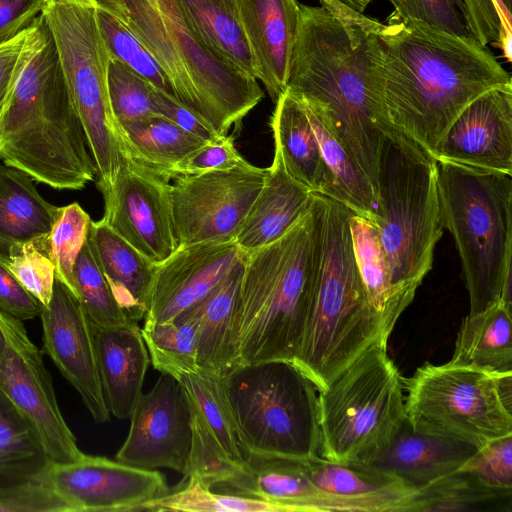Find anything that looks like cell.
<instances>
[{
  "instance_id": "obj_52",
  "label": "cell",
  "mask_w": 512,
  "mask_h": 512,
  "mask_svg": "<svg viewBox=\"0 0 512 512\" xmlns=\"http://www.w3.org/2000/svg\"><path fill=\"white\" fill-rule=\"evenodd\" d=\"M469 35L483 45H496L501 17L495 0H462Z\"/></svg>"
},
{
  "instance_id": "obj_7",
  "label": "cell",
  "mask_w": 512,
  "mask_h": 512,
  "mask_svg": "<svg viewBox=\"0 0 512 512\" xmlns=\"http://www.w3.org/2000/svg\"><path fill=\"white\" fill-rule=\"evenodd\" d=\"M436 162L441 221L459 253L469 313L511 302L512 175Z\"/></svg>"
},
{
  "instance_id": "obj_4",
  "label": "cell",
  "mask_w": 512,
  "mask_h": 512,
  "mask_svg": "<svg viewBox=\"0 0 512 512\" xmlns=\"http://www.w3.org/2000/svg\"><path fill=\"white\" fill-rule=\"evenodd\" d=\"M320 262V213L310 208L279 239L245 253L235 319L240 363L294 362Z\"/></svg>"
},
{
  "instance_id": "obj_21",
  "label": "cell",
  "mask_w": 512,
  "mask_h": 512,
  "mask_svg": "<svg viewBox=\"0 0 512 512\" xmlns=\"http://www.w3.org/2000/svg\"><path fill=\"white\" fill-rule=\"evenodd\" d=\"M256 78L275 103L286 90L299 25L297 0H237Z\"/></svg>"
},
{
  "instance_id": "obj_14",
  "label": "cell",
  "mask_w": 512,
  "mask_h": 512,
  "mask_svg": "<svg viewBox=\"0 0 512 512\" xmlns=\"http://www.w3.org/2000/svg\"><path fill=\"white\" fill-rule=\"evenodd\" d=\"M6 346L0 357V388L32 426L51 463H68L83 455L59 409L52 380L40 350L23 322L0 311Z\"/></svg>"
},
{
  "instance_id": "obj_11",
  "label": "cell",
  "mask_w": 512,
  "mask_h": 512,
  "mask_svg": "<svg viewBox=\"0 0 512 512\" xmlns=\"http://www.w3.org/2000/svg\"><path fill=\"white\" fill-rule=\"evenodd\" d=\"M403 384L406 420L416 432L476 450L512 435V372L426 363Z\"/></svg>"
},
{
  "instance_id": "obj_38",
  "label": "cell",
  "mask_w": 512,
  "mask_h": 512,
  "mask_svg": "<svg viewBox=\"0 0 512 512\" xmlns=\"http://www.w3.org/2000/svg\"><path fill=\"white\" fill-rule=\"evenodd\" d=\"M197 329L198 318L191 309L170 321H145L140 330L154 369L172 376L196 369Z\"/></svg>"
},
{
  "instance_id": "obj_22",
  "label": "cell",
  "mask_w": 512,
  "mask_h": 512,
  "mask_svg": "<svg viewBox=\"0 0 512 512\" xmlns=\"http://www.w3.org/2000/svg\"><path fill=\"white\" fill-rule=\"evenodd\" d=\"M312 483L341 500L347 511H407L417 489L399 477L363 462H338L321 456L306 461Z\"/></svg>"
},
{
  "instance_id": "obj_17",
  "label": "cell",
  "mask_w": 512,
  "mask_h": 512,
  "mask_svg": "<svg viewBox=\"0 0 512 512\" xmlns=\"http://www.w3.org/2000/svg\"><path fill=\"white\" fill-rule=\"evenodd\" d=\"M44 479L72 512L140 511L146 502L169 492L156 470L84 453L72 462L50 463Z\"/></svg>"
},
{
  "instance_id": "obj_44",
  "label": "cell",
  "mask_w": 512,
  "mask_h": 512,
  "mask_svg": "<svg viewBox=\"0 0 512 512\" xmlns=\"http://www.w3.org/2000/svg\"><path fill=\"white\" fill-rule=\"evenodd\" d=\"M91 218L77 203L59 207L49 233V248L55 265V277L75 294L73 268L83 247Z\"/></svg>"
},
{
  "instance_id": "obj_42",
  "label": "cell",
  "mask_w": 512,
  "mask_h": 512,
  "mask_svg": "<svg viewBox=\"0 0 512 512\" xmlns=\"http://www.w3.org/2000/svg\"><path fill=\"white\" fill-rule=\"evenodd\" d=\"M179 489L154 498L142 505L140 511L185 512H283L264 500L229 493H217L196 476L187 477Z\"/></svg>"
},
{
  "instance_id": "obj_24",
  "label": "cell",
  "mask_w": 512,
  "mask_h": 512,
  "mask_svg": "<svg viewBox=\"0 0 512 512\" xmlns=\"http://www.w3.org/2000/svg\"><path fill=\"white\" fill-rule=\"evenodd\" d=\"M245 463L246 473L229 489L231 494L264 500L283 512L347 511L341 500L312 483L306 461L250 456Z\"/></svg>"
},
{
  "instance_id": "obj_2",
  "label": "cell",
  "mask_w": 512,
  "mask_h": 512,
  "mask_svg": "<svg viewBox=\"0 0 512 512\" xmlns=\"http://www.w3.org/2000/svg\"><path fill=\"white\" fill-rule=\"evenodd\" d=\"M300 4L286 89L303 98L365 174L378 199L385 142L374 88L379 21L338 0Z\"/></svg>"
},
{
  "instance_id": "obj_16",
  "label": "cell",
  "mask_w": 512,
  "mask_h": 512,
  "mask_svg": "<svg viewBox=\"0 0 512 512\" xmlns=\"http://www.w3.org/2000/svg\"><path fill=\"white\" fill-rule=\"evenodd\" d=\"M116 460L142 469H173L187 475L192 441L191 408L179 381L161 373L141 394Z\"/></svg>"
},
{
  "instance_id": "obj_48",
  "label": "cell",
  "mask_w": 512,
  "mask_h": 512,
  "mask_svg": "<svg viewBox=\"0 0 512 512\" xmlns=\"http://www.w3.org/2000/svg\"><path fill=\"white\" fill-rule=\"evenodd\" d=\"M0 512H72L70 506L39 479L0 486Z\"/></svg>"
},
{
  "instance_id": "obj_46",
  "label": "cell",
  "mask_w": 512,
  "mask_h": 512,
  "mask_svg": "<svg viewBox=\"0 0 512 512\" xmlns=\"http://www.w3.org/2000/svg\"><path fill=\"white\" fill-rule=\"evenodd\" d=\"M48 236L13 245L3 256L11 273L42 306L49 303L55 282Z\"/></svg>"
},
{
  "instance_id": "obj_39",
  "label": "cell",
  "mask_w": 512,
  "mask_h": 512,
  "mask_svg": "<svg viewBox=\"0 0 512 512\" xmlns=\"http://www.w3.org/2000/svg\"><path fill=\"white\" fill-rule=\"evenodd\" d=\"M173 377L179 381L187 399L200 413L224 450L235 460L244 461L222 378L199 367L179 372Z\"/></svg>"
},
{
  "instance_id": "obj_27",
  "label": "cell",
  "mask_w": 512,
  "mask_h": 512,
  "mask_svg": "<svg viewBox=\"0 0 512 512\" xmlns=\"http://www.w3.org/2000/svg\"><path fill=\"white\" fill-rule=\"evenodd\" d=\"M244 259L245 253L214 289L188 308L198 318L197 365L220 377L240 364L235 319Z\"/></svg>"
},
{
  "instance_id": "obj_61",
  "label": "cell",
  "mask_w": 512,
  "mask_h": 512,
  "mask_svg": "<svg viewBox=\"0 0 512 512\" xmlns=\"http://www.w3.org/2000/svg\"><path fill=\"white\" fill-rule=\"evenodd\" d=\"M388 1H391V0H388Z\"/></svg>"
},
{
  "instance_id": "obj_25",
  "label": "cell",
  "mask_w": 512,
  "mask_h": 512,
  "mask_svg": "<svg viewBox=\"0 0 512 512\" xmlns=\"http://www.w3.org/2000/svg\"><path fill=\"white\" fill-rule=\"evenodd\" d=\"M270 126L274 152L286 173L310 192L333 198V183L303 100L286 89L275 102Z\"/></svg>"
},
{
  "instance_id": "obj_23",
  "label": "cell",
  "mask_w": 512,
  "mask_h": 512,
  "mask_svg": "<svg viewBox=\"0 0 512 512\" xmlns=\"http://www.w3.org/2000/svg\"><path fill=\"white\" fill-rule=\"evenodd\" d=\"M93 333L106 406L116 418H130L150 361L141 330L133 321L113 328L93 325Z\"/></svg>"
},
{
  "instance_id": "obj_55",
  "label": "cell",
  "mask_w": 512,
  "mask_h": 512,
  "mask_svg": "<svg viewBox=\"0 0 512 512\" xmlns=\"http://www.w3.org/2000/svg\"><path fill=\"white\" fill-rule=\"evenodd\" d=\"M46 0H0V43L29 28Z\"/></svg>"
},
{
  "instance_id": "obj_5",
  "label": "cell",
  "mask_w": 512,
  "mask_h": 512,
  "mask_svg": "<svg viewBox=\"0 0 512 512\" xmlns=\"http://www.w3.org/2000/svg\"><path fill=\"white\" fill-rule=\"evenodd\" d=\"M320 213V262L302 342L293 364L323 391L375 343L387 344L365 293L353 253L344 204L316 194Z\"/></svg>"
},
{
  "instance_id": "obj_60",
  "label": "cell",
  "mask_w": 512,
  "mask_h": 512,
  "mask_svg": "<svg viewBox=\"0 0 512 512\" xmlns=\"http://www.w3.org/2000/svg\"><path fill=\"white\" fill-rule=\"evenodd\" d=\"M452 1L456 5V7L461 11V13L463 14V16L465 18L464 6H463V3H462V0H452Z\"/></svg>"
},
{
  "instance_id": "obj_56",
  "label": "cell",
  "mask_w": 512,
  "mask_h": 512,
  "mask_svg": "<svg viewBox=\"0 0 512 512\" xmlns=\"http://www.w3.org/2000/svg\"><path fill=\"white\" fill-rule=\"evenodd\" d=\"M501 17V35L496 47L500 48L503 56L511 62L512 60V0H495Z\"/></svg>"
},
{
  "instance_id": "obj_31",
  "label": "cell",
  "mask_w": 512,
  "mask_h": 512,
  "mask_svg": "<svg viewBox=\"0 0 512 512\" xmlns=\"http://www.w3.org/2000/svg\"><path fill=\"white\" fill-rule=\"evenodd\" d=\"M200 42L235 69L256 78L237 0H176Z\"/></svg>"
},
{
  "instance_id": "obj_30",
  "label": "cell",
  "mask_w": 512,
  "mask_h": 512,
  "mask_svg": "<svg viewBox=\"0 0 512 512\" xmlns=\"http://www.w3.org/2000/svg\"><path fill=\"white\" fill-rule=\"evenodd\" d=\"M58 210L40 195L30 175L0 163V254L49 235Z\"/></svg>"
},
{
  "instance_id": "obj_51",
  "label": "cell",
  "mask_w": 512,
  "mask_h": 512,
  "mask_svg": "<svg viewBox=\"0 0 512 512\" xmlns=\"http://www.w3.org/2000/svg\"><path fill=\"white\" fill-rule=\"evenodd\" d=\"M41 303L16 279L0 254V311L20 321L40 316Z\"/></svg>"
},
{
  "instance_id": "obj_58",
  "label": "cell",
  "mask_w": 512,
  "mask_h": 512,
  "mask_svg": "<svg viewBox=\"0 0 512 512\" xmlns=\"http://www.w3.org/2000/svg\"><path fill=\"white\" fill-rule=\"evenodd\" d=\"M338 1L357 12L363 13L364 10L368 7V5L373 0H338Z\"/></svg>"
},
{
  "instance_id": "obj_15",
  "label": "cell",
  "mask_w": 512,
  "mask_h": 512,
  "mask_svg": "<svg viewBox=\"0 0 512 512\" xmlns=\"http://www.w3.org/2000/svg\"><path fill=\"white\" fill-rule=\"evenodd\" d=\"M169 181L124 156L113 183L100 190L103 221L155 265L178 247Z\"/></svg>"
},
{
  "instance_id": "obj_20",
  "label": "cell",
  "mask_w": 512,
  "mask_h": 512,
  "mask_svg": "<svg viewBox=\"0 0 512 512\" xmlns=\"http://www.w3.org/2000/svg\"><path fill=\"white\" fill-rule=\"evenodd\" d=\"M243 254L235 241L177 247L155 267L145 321L176 318L214 289Z\"/></svg>"
},
{
  "instance_id": "obj_35",
  "label": "cell",
  "mask_w": 512,
  "mask_h": 512,
  "mask_svg": "<svg viewBox=\"0 0 512 512\" xmlns=\"http://www.w3.org/2000/svg\"><path fill=\"white\" fill-rule=\"evenodd\" d=\"M50 463L34 429L0 388V486L42 478Z\"/></svg>"
},
{
  "instance_id": "obj_8",
  "label": "cell",
  "mask_w": 512,
  "mask_h": 512,
  "mask_svg": "<svg viewBox=\"0 0 512 512\" xmlns=\"http://www.w3.org/2000/svg\"><path fill=\"white\" fill-rule=\"evenodd\" d=\"M376 226L404 311L432 268L443 225L437 162L395 132L386 135L381 155Z\"/></svg>"
},
{
  "instance_id": "obj_47",
  "label": "cell",
  "mask_w": 512,
  "mask_h": 512,
  "mask_svg": "<svg viewBox=\"0 0 512 512\" xmlns=\"http://www.w3.org/2000/svg\"><path fill=\"white\" fill-rule=\"evenodd\" d=\"M458 470L473 474L495 490L512 493V435L476 450Z\"/></svg>"
},
{
  "instance_id": "obj_40",
  "label": "cell",
  "mask_w": 512,
  "mask_h": 512,
  "mask_svg": "<svg viewBox=\"0 0 512 512\" xmlns=\"http://www.w3.org/2000/svg\"><path fill=\"white\" fill-rule=\"evenodd\" d=\"M73 280L75 295L94 326L113 328L134 321L114 296L87 238L75 261Z\"/></svg>"
},
{
  "instance_id": "obj_43",
  "label": "cell",
  "mask_w": 512,
  "mask_h": 512,
  "mask_svg": "<svg viewBox=\"0 0 512 512\" xmlns=\"http://www.w3.org/2000/svg\"><path fill=\"white\" fill-rule=\"evenodd\" d=\"M97 19L110 58L128 66L158 91L176 98L167 73L137 35L122 20L98 7Z\"/></svg>"
},
{
  "instance_id": "obj_41",
  "label": "cell",
  "mask_w": 512,
  "mask_h": 512,
  "mask_svg": "<svg viewBox=\"0 0 512 512\" xmlns=\"http://www.w3.org/2000/svg\"><path fill=\"white\" fill-rule=\"evenodd\" d=\"M189 402V400H188ZM191 408L192 441L185 478L196 476L204 485L222 487L225 493L246 473V463L232 458L221 446L200 413Z\"/></svg>"
},
{
  "instance_id": "obj_12",
  "label": "cell",
  "mask_w": 512,
  "mask_h": 512,
  "mask_svg": "<svg viewBox=\"0 0 512 512\" xmlns=\"http://www.w3.org/2000/svg\"><path fill=\"white\" fill-rule=\"evenodd\" d=\"M41 14L53 39L73 104L96 166L97 187H109L124 160L121 128L108 93L110 56L92 0H46Z\"/></svg>"
},
{
  "instance_id": "obj_50",
  "label": "cell",
  "mask_w": 512,
  "mask_h": 512,
  "mask_svg": "<svg viewBox=\"0 0 512 512\" xmlns=\"http://www.w3.org/2000/svg\"><path fill=\"white\" fill-rule=\"evenodd\" d=\"M244 158L234 145L233 135H224L216 141L208 142L193 151L171 170L172 179L182 175H196L213 170L230 169L240 164Z\"/></svg>"
},
{
  "instance_id": "obj_13",
  "label": "cell",
  "mask_w": 512,
  "mask_h": 512,
  "mask_svg": "<svg viewBox=\"0 0 512 512\" xmlns=\"http://www.w3.org/2000/svg\"><path fill=\"white\" fill-rule=\"evenodd\" d=\"M265 176L266 168L244 159L230 169L174 178L171 199L178 247L235 241Z\"/></svg>"
},
{
  "instance_id": "obj_3",
  "label": "cell",
  "mask_w": 512,
  "mask_h": 512,
  "mask_svg": "<svg viewBox=\"0 0 512 512\" xmlns=\"http://www.w3.org/2000/svg\"><path fill=\"white\" fill-rule=\"evenodd\" d=\"M57 51L40 14L31 25L28 55L0 118V159L35 182L80 190L96 166Z\"/></svg>"
},
{
  "instance_id": "obj_34",
  "label": "cell",
  "mask_w": 512,
  "mask_h": 512,
  "mask_svg": "<svg viewBox=\"0 0 512 512\" xmlns=\"http://www.w3.org/2000/svg\"><path fill=\"white\" fill-rule=\"evenodd\" d=\"M349 226L355 263L365 293L388 339L403 310L392 288L389 264L377 226L354 213L350 216Z\"/></svg>"
},
{
  "instance_id": "obj_19",
  "label": "cell",
  "mask_w": 512,
  "mask_h": 512,
  "mask_svg": "<svg viewBox=\"0 0 512 512\" xmlns=\"http://www.w3.org/2000/svg\"><path fill=\"white\" fill-rule=\"evenodd\" d=\"M434 159L512 175V84L472 101L448 128Z\"/></svg>"
},
{
  "instance_id": "obj_28",
  "label": "cell",
  "mask_w": 512,
  "mask_h": 512,
  "mask_svg": "<svg viewBox=\"0 0 512 512\" xmlns=\"http://www.w3.org/2000/svg\"><path fill=\"white\" fill-rule=\"evenodd\" d=\"M476 449L414 431L405 420L390 444L368 464L421 487L457 471Z\"/></svg>"
},
{
  "instance_id": "obj_53",
  "label": "cell",
  "mask_w": 512,
  "mask_h": 512,
  "mask_svg": "<svg viewBox=\"0 0 512 512\" xmlns=\"http://www.w3.org/2000/svg\"><path fill=\"white\" fill-rule=\"evenodd\" d=\"M30 34L31 26L0 43V118L27 58Z\"/></svg>"
},
{
  "instance_id": "obj_1",
  "label": "cell",
  "mask_w": 512,
  "mask_h": 512,
  "mask_svg": "<svg viewBox=\"0 0 512 512\" xmlns=\"http://www.w3.org/2000/svg\"><path fill=\"white\" fill-rule=\"evenodd\" d=\"M510 84V74L488 45L471 36L392 13L378 23L374 88L383 133L395 132L433 159L472 101Z\"/></svg>"
},
{
  "instance_id": "obj_33",
  "label": "cell",
  "mask_w": 512,
  "mask_h": 512,
  "mask_svg": "<svg viewBox=\"0 0 512 512\" xmlns=\"http://www.w3.org/2000/svg\"><path fill=\"white\" fill-rule=\"evenodd\" d=\"M119 126L123 155L170 180L178 162L208 143L160 115Z\"/></svg>"
},
{
  "instance_id": "obj_6",
  "label": "cell",
  "mask_w": 512,
  "mask_h": 512,
  "mask_svg": "<svg viewBox=\"0 0 512 512\" xmlns=\"http://www.w3.org/2000/svg\"><path fill=\"white\" fill-rule=\"evenodd\" d=\"M126 25L167 73L176 99L219 135L228 134L262 100L257 80L207 49L176 0H122Z\"/></svg>"
},
{
  "instance_id": "obj_49",
  "label": "cell",
  "mask_w": 512,
  "mask_h": 512,
  "mask_svg": "<svg viewBox=\"0 0 512 512\" xmlns=\"http://www.w3.org/2000/svg\"><path fill=\"white\" fill-rule=\"evenodd\" d=\"M392 14L425 22L446 32L470 36L461 11L452 0H391Z\"/></svg>"
},
{
  "instance_id": "obj_54",
  "label": "cell",
  "mask_w": 512,
  "mask_h": 512,
  "mask_svg": "<svg viewBox=\"0 0 512 512\" xmlns=\"http://www.w3.org/2000/svg\"><path fill=\"white\" fill-rule=\"evenodd\" d=\"M153 100L158 114L172 121L185 132L207 142L216 141L222 137L176 98L155 89Z\"/></svg>"
},
{
  "instance_id": "obj_59",
  "label": "cell",
  "mask_w": 512,
  "mask_h": 512,
  "mask_svg": "<svg viewBox=\"0 0 512 512\" xmlns=\"http://www.w3.org/2000/svg\"><path fill=\"white\" fill-rule=\"evenodd\" d=\"M5 346H6V339H5V335L0 327V357L5 349Z\"/></svg>"
},
{
  "instance_id": "obj_32",
  "label": "cell",
  "mask_w": 512,
  "mask_h": 512,
  "mask_svg": "<svg viewBox=\"0 0 512 512\" xmlns=\"http://www.w3.org/2000/svg\"><path fill=\"white\" fill-rule=\"evenodd\" d=\"M511 304L501 299L481 312L469 313L450 361L492 372H512Z\"/></svg>"
},
{
  "instance_id": "obj_45",
  "label": "cell",
  "mask_w": 512,
  "mask_h": 512,
  "mask_svg": "<svg viewBox=\"0 0 512 512\" xmlns=\"http://www.w3.org/2000/svg\"><path fill=\"white\" fill-rule=\"evenodd\" d=\"M108 93L119 125L159 115L153 100L155 88L122 62L110 58Z\"/></svg>"
},
{
  "instance_id": "obj_9",
  "label": "cell",
  "mask_w": 512,
  "mask_h": 512,
  "mask_svg": "<svg viewBox=\"0 0 512 512\" xmlns=\"http://www.w3.org/2000/svg\"><path fill=\"white\" fill-rule=\"evenodd\" d=\"M221 378L244 458L320 456L318 390L293 363H240Z\"/></svg>"
},
{
  "instance_id": "obj_10",
  "label": "cell",
  "mask_w": 512,
  "mask_h": 512,
  "mask_svg": "<svg viewBox=\"0 0 512 512\" xmlns=\"http://www.w3.org/2000/svg\"><path fill=\"white\" fill-rule=\"evenodd\" d=\"M320 456L369 463L406 420L403 378L375 343L318 392Z\"/></svg>"
},
{
  "instance_id": "obj_18",
  "label": "cell",
  "mask_w": 512,
  "mask_h": 512,
  "mask_svg": "<svg viewBox=\"0 0 512 512\" xmlns=\"http://www.w3.org/2000/svg\"><path fill=\"white\" fill-rule=\"evenodd\" d=\"M43 347L64 378L75 388L97 423L110 420L102 391L93 324L79 299L55 277L52 297L40 313Z\"/></svg>"
},
{
  "instance_id": "obj_29",
  "label": "cell",
  "mask_w": 512,
  "mask_h": 512,
  "mask_svg": "<svg viewBox=\"0 0 512 512\" xmlns=\"http://www.w3.org/2000/svg\"><path fill=\"white\" fill-rule=\"evenodd\" d=\"M87 241L118 303L134 321L145 318L156 265L115 233L91 220Z\"/></svg>"
},
{
  "instance_id": "obj_26",
  "label": "cell",
  "mask_w": 512,
  "mask_h": 512,
  "mask_svg": "<svg viewBox=\"0 0 512 512\" xmlns=\"http://www.w3.org/2000/svg\"><path fill=\"white\" fill-rule=\"evenodd\" d=\"M313 195L286 173L274 152L264 184L235 237L239 249L249 253L279 239L310 208Z\"/></svg>"
},
{
  "instance_id": "obj_57",
  "label": "cell",
  "mask_w": 512,
  "mask_h": 512,
  "mask_svg": "<svg viewBox=\"0 0 512 512\" xmlns=\"http://www.w3.org/2000/svg\"><path fill=\"white\" fill-rule=\"evenodd\" d=\"M99 9L105 10L120 20H122L125 24L127 23V14L122 3V0H92Z\"/></svg>"
},
{
  "instance_id": "obj_37",
  "label": "cell",
  "mask_w": 512,
  "mask_h": 512,
  "mask_svg": "<svg viewBox=\"0 0 512 512\" xmlns=\"http://www.w3.org/2000/svg\"><path fill=\"white\" fill-rule=\"evenodd\" d=\"M512 493L495 490L473 474L457 470L417 488L410 511H468L511 502Z\"/></svg>"
},
{
  "instance_id": "obj_36",
  "label": "cell",
  "mask_w": 512,
  "mask_h": 512,
  "mask_svg": "<svg viewBox=\"0 0 512 512\" xmlns=\"http://www.w3.org/2000/svg\"><path fill=\"white\" fill-rule=\"evenodd\" d=\"M301 99L333 183L334 196L332 199L344 204L354 214L368 219L376 225L377 197L371 184L347 151L329 133L312 107L303 98Z\"/></svg>"
}]
</instances>
